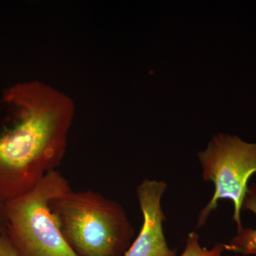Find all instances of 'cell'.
Returning a JSON list of instances; mask_svg holds the SVG:
<instances>
[{"label":"cell","instance_id":"1","mask_svg":"<svg viewBox=\"0 0 256 256\" xmlns=\"http://www.w3.org/2000/svg\"><path fill=\"white\" fill-rule=\"evenodd\" d=\"M0 109V182L12 198L26 193L60 164L74 119L73 102L40 82L5 90Z\"/></svg>","mask_w":256,"mask_h":256},{"label":"cell","instance_id":"2","mask_svg":"<svg viewBox=\"0 0 256 256\" xmlns=\"http://www.w3.org/2000/svg\"><path fill=\"white\" fill-rule=\"evenodd\" d=\"M60 230L78 256H122L134 229L118 202L98 193L68 190L53 204Z\"/></svg>","mask_w":256,"mask_h":256},{"label":"cell","instance_id":"3","mask_svg":"<svg viewBox=\"0 0 256 256\" xmlns=\"http://www.w3.org/2000/svg\"><path fill=\"white\" fill-rule=\"evenodd\" d=\"M70 190L68 181L54 170L8 202V238L18 256H78L64 238L53 207L55 200Z\"/></svg>","mask_w":256,"mask_h":256},{"label":"cell","instance_id":"4","mask_svg":"<svg viewBox=\"0 0 256 256\" xmlns=\"http://www.w3.org/2000/svg\"><path fill=\"white\" fill-rule=\"evenodd\" d=\"M205 182H212L215 190L212 200L198 214L197 228L206 223L220 200L233 202V220L237 232L242 230V205L248 188L249 180L256 173V144L242 140L238 136L217 134L206 149L198 154Z\"/></svg>","mask_w":256,"mask_h":256},{"label":"cell","instance_id":"5","mask_svg":"<svg viewBox=\"0 0 256 256\" xmlns=\"http://www.w3.org/2000/svg\"><path fill=\"white\" fill-rule=\"evenodd\" d=\"M168 184L163 181L146 180L137 188V196L143 216V224L137 238L124 256H176L170 248L163 230L166 217L162 198Z\"/></svg>","mask_w":256,"mask_h":256},{"label":"cell","instance_id":"6","mask_svg":"<svg viewBox=\"0 0 256 256\" xmlns=\"http://www.w3.org/2000/svg\"><path fill=\"white\" fill-rule=\"evenodd\" d=\"M242 210H250L256 216V184L248 186ZM224 248L227 252L240 255L256 256V228H242L228 244H224Z\"/></svg>","mask_w":256,"mask_h":256},{"label":"cell","instance_id":"7","mask_svg":"<svg viewBox=\"0 0 256 256\" xmlns=\"http://www.w3.org/2000/svg\"><path fill=\"white\" fill-rule=\"evenodd\" d=\"M225 252L224 244L218 242L212 249H207L200 245V236L196 232H191L186 239V246L180 256H223Z\"/></svg>","mask_w":256,"mask_h":256},{"label":"cell","instance_id":"8","mask_svg":"<svg viewBox=\"0 0 256 256\" xmlns=\"http://www.w3.org/2000/svg\"><path fill=\"white\" fill-rule=\"evenodd\" d=\"M0 256H18L14 246L6 236H0Z\"/></svg>","mask_w":256,"mask_h":256}]
</instances>
